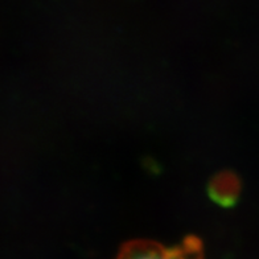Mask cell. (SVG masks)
Returning a JSON list of instances; mask_svg holds the SVG:
<instances>
[{
    "label": "cell",
    "mask_w": 259,
    "mask_h": 259,
    "mask_svg": "<svg viewBox=\"0 0 259 259\" xmlns=\"http://www.w3.org/2000/svg\"><path fill=\"white\" fill-rule=\"evenodd\" d=\"M115 259H205V256L202 242L191 235L175 246L154 241H131L119 250Z\"/></svg>",
    "instance_id": "obj_1"
},
{
    "label": "cell",
    "mask_w": 259,
    "mask_h": 259,
    "mask_svg": "<svg viewBox=\"0 0 259 259\" xmlns=\"http://www.w3.org/2000/svg\"><path fill=\"white\" fill-rule=\"evenodd\" d=\"M238 185L235 184V179L233 176H221L213 180L210 187L211 197L222 205H229L234 202Z\"/></svg>",
    "instance_id": "obj_2"
}]
</instances>
